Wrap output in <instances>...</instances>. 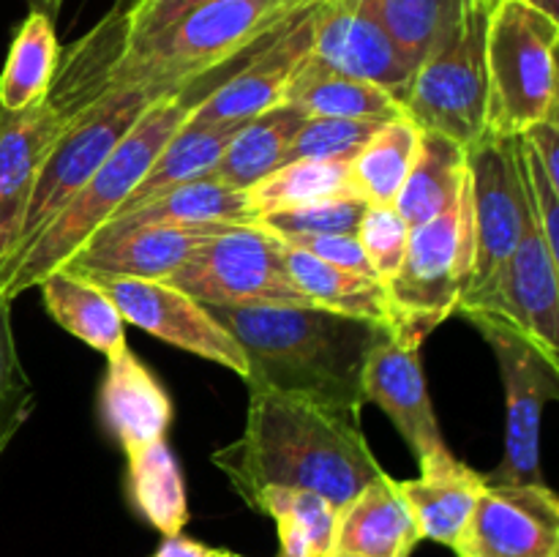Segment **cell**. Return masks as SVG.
<instances>
[{
    "mask_svg": "<svg viewBox=\"0 0 559 557\" xmlns=\"http://www.w3.org/2000/svg\"><path fill=\"white\" fill-rule=\"evenodd\" d=\"M118 3H131V0H118Z\"/></svg>",
    "mask_w": 559,
    "mask_h": 557,
    "instance_id": "f907efd6",
    "label": "cell"
},
{
    "mask_svg": "<svg viewBox=\"0 0 559 557\" xmlns=\"http://www.w3.org/2000/svg\"><path fill=\"white\" fill-rule=\"evenodd\" d=\"M129 497L140 517L162 535H180L189 522V497L180 464L167 440L126 453Z\"/></svg>",
    "mask_w": 559,
    "mask_h": 557,
    "instance_id": "4dcf8cb0",
    "label": "cell"
},
{
    "mask_svg": "<svg viewBox=\"0 0 559 557\" xmlns=\"http://www.w3.org/2000/svg\"><path fill=\"white\" fill-rule=\"evenodd\" d=\"M284 260H287L289 278L311 306L336 311V315L358 317V320L374 322V325L393 331L391 298H388V289L380 278L328 265L309 251L295 249L289 244H284Z\"/></svg>",
    "mask_w": 559,
    "mask_h": 557,
    "instance_id": "d4e9b609",
    "label": "cell"
},
{
    "mask_svg": "<svg viewBox=\"0 0 559 557\" xmlns=\"http://www.w3.org/2000/svg\"><path fill=\"white\" fill-rule=\"evenodd\" d=\"M516 153H519V169H522V183H524V197H527V205L533 211L535 222H538L540 235L549 244V249L559 257V186L546 175V169L540 167L538 158L530 153V147L524 145L516 137Z\"/></svg>",
    "mask_w": 559,
    "mask_h": 557,
    "instance_id": "f35d334b",
    "label": "cell"
},
{
    "mask_svg": "<svg viewBox=\"0 0 559 557\" xmlns=\"http://www.w3.org/2000/svg\"><path fill=\"white\" fill-rule=\"evenodd\" d=\"M355 238L364 246L371 268L382 284L391 282L402 268L409 244V224L393 205H366Z\"/></svg>",
    "mask_w": 559,
    "mask_h": 557,
    "instance_id": "74e56055",
    "label": "cell"
},
{
    "mask_svg": "<svg viewBox=\"0 0 559 557\" xmlns=\"http://www.w3.org/2000/svg\"><path fill=\"white\" fill-rule=\"evenodd\" d=\"M207 3H213V0H131V3H115L120 9V16H123V47L156 36L158 31L178 22L180 16L191 14V11Z\"/></svg>",
    "mask_w": 559,
    "mask_h": 557,
    "instance_id": "ab89813d",
    "label": "cell"
},
{
    "mask_svg": "<svg viewBox=\"0 0 559 557\" xmlns=\"http://www.w3.org/2000/svg\"><path fill=\"white\" fill-rule=\"evenodd\" d=\"M559 20L527 0H497L486 22V134L519 137L557 102Z\"/></svg>",
    "mask_w": 559,
    "mask_h": 557,
    "instance_id": "5b68a950",
    "label": "cell"
},
{
    "mask_svg": "<svg viewBox=\"0 0 559 557\" xmlns=\"http://www.w3.org/2000/svg\"><path fill=\"white\" fill-rule=\"evenodd\" d=\"M249 508L276 522L278 557H328L333 552L338 508L325 497L300 489H262Z\"/></svg>",
    "mask_w": 559,
    "mask_h": 557,
    "instance_id": "1f68e13d",
    "label": "cell"
},
{
    "mask_svg": "<svg viewBox=\"0 0 559 557\" xmlns=\"http://www.w3.org/2000/svg\"><path fill=\"white\" fill-rule=\"evenodd\" d=\"M495 0H467L415 66L402 109L418 129L473 147L486 134V22Z\"/></svg>",
    "mask_w": 559,
    "mask_h": 557,
    "instance_id": "8992f818",
    "label": "cell"
},
{
    "mask_svg": "<svg viewBox=\"0 0 559 557\" xmlns=\"http://www.w3.org/2000/svg\"><path fill=\"white\" fill-rule=\"evenodd\" d=\"M369 202L364 197H333V200L309 202L287 211L262 213L257 224L278 240L309 238V235H355L360 216Z\"/></svg>",
    "mask_w": 559,
    "mask_h": 557,
    "instance_id": "d590c367",
    "label": "cell"
},
{
    "mask_svg": "<svg viewBox=\"0 0 559 557\" xmlns=\"http://www.w3.org/2000/svg\"><path fill=\"white\" fill-rule=\"evenodd\" d=\"M249 202L257 216L309 205V202L333 200V197H358L349 173V162H314L298 158L284 162L271 175L251 186Z\"/></svg>",
    "mask_w": 559,
    "mask_h": 557,
    "instance_id": "836d02e7",
    "label": "cell"
},
{
    "mask_svg": "<svg viewBox=\"0 0 559 557\" xmlns=\"http://www.w3.org/2000/svg\"><path fill=\"white\" fill-rule=\"evenodd\" d=\"M33 407H36V391H33V386L20 388V391L9 393L0 402V459H3L5 448L14 442L16 431L27 424Z\"/></svg>",
    "mask_w": 559,
    "mask_h": 557,
    "instance_id": "ee69618b",
    "label": "cell"
},
{
    "mask_svg": "<svg viewBox=\"0 0 559 557\" xmlns=\"http://www.w3.org/2000/svg\"><path fill=\"white\" fill-rule=\"evenodd\" d=\"M473 265L467 175L453 208L431 222L409 227L407 254L385 284L393 309V333L424 344L456 311Z\"/></svg>",
    "mask_w": 559,
    "mask_h": 557,
    "instance_id": "52a82bcc",
    "label": "cell"
},
{
    "mask_svg": "<svg viewBox=\"0 0 559 557\" xmlns=\"http://www.w3.org/2000/svg\"><path fill=\"white\" fill-rule=\"evenodd\" d=\"M224 224H151L118 235L91 238L69 262L66 271L82 276H120V278H156L167 282L202 240L218 233Z\"/></svg>",
    "mask_w": 559,
    "mask_h": 557,
    "instance_id": "d6986e66",
    "label": "cell"
},
{
    "mask_svg": "<svg viewBox=\"0 0 559 557\" xmlns=\"http://www.w3.org/2000/svg\"><path fill=\"white\" fill-rule=\"evenodd\" d=\"M456 557H559V500L546 484H486Z\"/></svg>",
    "mask_w": 559,
    "mask_h": 557,
    "instance_id": "2e32d148",
    "label": "cell"
},
{
    "mask_svg": "<svg viewBox=\"0 0 559 557\" xmlns=\"http://www.w3.org/2000/svg\"><path fill=\"white\" fill-rule=\"evenodd\" d=\"M360 391H364V404H377L393 420L418 467L451 451L442 440L435 402L426 386L420 342L393 331L382 333L366 358Z\"/></svg>",
    "mask_w": 559,
    "mask_h": 557,
    "instance_id": "9a60e30c",
    "label": "cell"
},
{
    "mask_svg": "<svg viewBox=\"0 0 559 557\" xmlns=\"http://www.w3.org/2000/svg\"><path fill=\"white\" fill-rule=\"evenodd\" d=\"M328 557H355V555H347V552H336V549H333Z\"/></svg>",
    "mask_w": 559,
    "mask_h": 557,
    "instance_id": "c3c4849f",
    "label": "cell"
},
{
    "mask_svg": "<svg viewBox=\"0 0 559 557\" xmlns=\"http://www.w3.org/2000/svg\"><path fill=\"white\" fill-rule=\"evenodd\" d=\"M98 404L104 424L126 453L167 440L173 426V399L158 377L131 353L129 344L107 355Z\"/></svg>",
    "mask_w": 559,
    "mask_h": 557,
    "instance_id": "ffe728a7",
    "label": "cell"
},
{
    "mask_svg": "<svg viewBox=\"0 0 559 557\" xmlns=\"http://www.w3.org/2000/svg\"><path fill=\"white\" fill-rule=\"evenodd\" d=\"M211 459L246 506L262 489H300L325 497L342 511L369 481L385 473L358 413L267 388H249L243 435Z\"/></svg>",
    "mask_w": 559,
    "mask_h": 557,
    "instance_id": "6da1fadb",
    "label": "cell"
},
{
    "mask_svg": "<svg viewBox=\"0 0 559 557\" xmlns=\"http://www.w3.org/2000/svg\"><path fill=\"white\" fill-rule=\"evenodd\" d=\"M91 104V98L52 76L38 104L22 112L0 109V278L20 244L33 183L49 145Z\"/></svg>",
    "mask_w": 559,
    "mask_h": 557,
    "instance_id": "4fadbf2b",
    "label": "cell"
},
{
    "mask_svg": "<svg viewBox=\"0 0 559 557\" xmlns=\"http://www.w3.org/2000/svg\"><path fill=\"white\" fill-rule=\"evenodd\" d=\"M530 5H535L538 11H544V14L555 16V20H559V0H527Z\"/></svg>",
    "mask_w": 559,
    "mask_h": 557,
    "instance_id": "7dc6e473",
    "label": "cell"
},
{
    "mask_svg": "<svg viewBox=\"0 0 559 557\" xmlns=\"http://www.w3.org/2000/svg\"><path fill=\"white\" fill-rule=\"evenodd\" d=\"M418 137L420 129L407 115L382 123L349 162L358 197L369 205H393L418 153Z\"/></svg>",
    "mask_w": 559,
    "mask_h": 557,
    "instance_id": "d6a6232c",
    "label": "cell"
},
{
    "mask_svg": "<svg viewBox=\"0 0 559 557\" xmlns=\"http://www.w3.org/2000/svg\"><path fill=\"white\" fill-rule=\"evenodd\" d=\"M382 123L349 118H306L289 145L287 162L314 158V162H353L355 153L371 140Z\"/></svg>",
    "mask_w": 559,
    "mask_h": 557,
    "instance_id": "8d00e7d4",
    "label": "cell"
},
{
    "mask_svg": "<svg viewBox=\"0 0 559 557\" xmlns=\"http://www.w3.org/2000/svg\"><path fill=\"white\" fill-rule=\"evenodd\" d=\"M459 315L491 317L559 364V257L540 235L530 205L522 238L495 284L478 300L462 306Z\"/></svg>",
    "mask_w": 559,
    "mask_h": 557,
    "instance_id": "7c38bea8",
    "label": "cell"
},
{
    "mask_svg": "<svg viewBox=\"0 0 559 557\" xmlns=\"http://www.w3.org/2000/svg\"><path fill=\"white\" fill-rule=\"evenodd\" d=\"M222 557H224V552H222Z\"/></svg>",
    "mask_w": 559,
    "mask_h": 557,
    "instance_id": "816d5d0a",
    "label": "cell"
},
{
    "mask_svg": "<svg viewBox=\"0 0 559 557\" xmlns=\"http://www.w3.org/2000/svg\"><path fill=\"white\" fill-rule=\"evenodd\" d=\"M489 342L506 388V453L486 484H546L540 464L544 413L559 399V364L491 317H467Z\"/></svg>",
    "mask_w": 559,
    "mask_h": 557,
    "instance_id": "30bf717a",
    "label": "cell"
},
{
    "mask_svg": "<svg viewBox=\"0 0 559 557\" xmlns=\"http://www.w3.org/2000/svg\"><path fill=\"white\" fill-rule=\"evenodd\" d=\"M311 55L342 74L382 87L399 104L413 80V66L364 0H317L311 11Z\"/></svg>",
    "mask_w": 559,
    "mask_h": 557,
    "instance_id": "ac0fdd59",
    "label": "cell"
},
{
    "mask_svg": "<svg viewBox=\"0 0 559 557\" xmlns=\"http://www.w3.org/2000/svg\"><path fill=\"white\" fill-rule=\"evenodd\" d=\"M486 478L478 470L459 462L451 451L420 467L418 478L399 481L424 541L456 549L473 519Z\"/></svg>",
    "mask_w": 559,
    "mask_h": 557,
    "instance_id": "44dd1931",
    "label": "cell"
},
{
    "mask_svg": "<svg viewBox=\"0 0 559 557\" xmlns=\"http://www.w3.org/2000/svg\"><path fill=\"white\" fill-rule=\"evenodd\" d=\"M257 49V47H254ZM251 49V52H254ZM246 58V55H243ZM243 58L224 69L200 76L180 91L167 93L147 107L134 123V129L115 145L102 167L85 180L80 191L55 213L52 222L14 257L9 271L0 278V295L14 304L22 293L38 287L52 271L63 268L120 208L129 202L140 180L156 162L162 147L175 137V131L189 120L191 109L229 74Z\"/></svg>",
    "mask_w": 559,
    "mask_h": 557,
    "instance_id": "3957f363",
    "label": "cell"
},
{
    "mask_svg": "<svg viewBox=\"0 0 559 557\" xmlns=\"http://www.w3.org/2000/svg\"><path fill=\"white\" fill-rule=\"evenodd\" d=\"M60 60L58 33L52 16L27 11L11 38L3 71H0V109L22 112L47 96Z\"/></svg>",
    "mask_w": 559,
    "mask_h": 557,
    "instance_id": "f546056e",
    "label": "cell"
},
{
    "mask_svg": "<svg viewBox=\"0 0 559 557\" xmlns=\"http://www.w3.org/2000/svg\"><path fill=\"white\" fill-rule=\"evenodd\" d=\"M207 311L243 349L249 388L360 415L366 358L391 328L320 306H207Z\"/></svg>",
    "mask_w": 559,
    "mask_h": 557,
    "instance_id": "7a4b0ae2",
    "label": "cell"
},
{
    "mask_svg": "<svg viewBox=\"0 0 559 557\" xmlns=\"http://www.w3.org/2000/svg\"><path fill=\"white\" fill-rule=\"evenodd\" d=\"M167 93L173 91L147 85L115 87L107 96L98 98L96 104H91L85 112L76 115L55 137L41 167H38L36 183H33L31 191V202H27L25 211V222H22L20 244H16L14 254H11V262L52 222L55 213L85 186V180L102 167L104 158L134 129L136 120L147 112V107L156 104L162 96H167Z\"/></svg>",
    "mask_w": 559,
    "mask_h": 557,
    "instance_id": "ba28073f",
    "label": "cell"
},
{
    "mask_svg": "<svg viewBox=\"0 0 559 557\" xmlns=\"http://www.w3.org/2000/svg\"><path fill=\"white\" fill-rule=\"evenodd\" d=\"M27 5H31V11H41V14L47 16H58L60 14V5H63V0H27Z\"/></svg>",
    "mask_w": 559,
    "mask_h": 557,
    "instance_id": "bcb514c9",
    "label": "cell"
},
{
    "mask_svg": "<svg viewBox=\"0 0 559 557\" xmlns=\"http://www.w3.org/2000/svg\"><path fill=\"white\" fill-rule=\"evenodd\" d=\"M224 549H213V546L200 544L194 538H186L180 535H164V541L158 544L156 555L153 557H222Z\"/></svg>",
    "mask_w": 559,
    "mask_h": 557,
    "instance_id": "f6af8a7d",
    "label": "cell"
},
{
    "mask_svg": "<svg viewBox=\"0 0 559 557\" xmlns=\"http://www.w3.org/2000/svg\"><path fill=\"white\" fill-rule=\"evenodd\" d=\"M306 118L309 115L300 112L298 107L276 104L267 112L246 120L227 145L213 175L233 189L249 191L251 186L260 183L265 175H271L273 169L287 162L289 145H293L300 126L306 123Z\"/></svg>",
    "mask_w": 559,
    "mask_h": 557,
    "instance_id": "83f0119b",
    "label": "cell"
},
{
    "mask_svg": "<svg viewBox=\"0 0 559 557\" xmlns=\"http://www.w3.org/2000/svg\"><path fill=\"white\" fill-rule=\"evenodd\" d=\"M224 557H243V555H235V552H229V549H224Z\"/></svg>",
    "mask_w": 559,
    "mask_h": 557,
    "instance_id": "681fc988",
    "label": "cell"
},
{
    "mask_svg": "<svg viewBox=\"0 0 559 557\" xmlns=\"http://www.w3.org/2000/svg\"><path fill=\"white\" fill-rule=\"evenodd\" d=\"M282 104L298 107L309 118H349L374 120V123L404 118L402 104L391 93L331 69L314 55L298 66L284 91Z\"/></svg>",
    "mask_w": 559,
    "mask_h": 557,
    "instance_id": "cb8c5ba5",
    "label": "cell"
},
{
    "mask_svg": "<svg viewBox=\"0 0 559 557\" xmlns=\"http://www.w3.org/2000/svg\"><path fill=\"white\" fill-rule=\"evenodd\" d=\"M257 213L251 208L249 194L233 186L222 183L216 175L189 180V183L173 186L162 194L142 200L140 205L123 213H115L98 235H118L134 227H151V224H178V227H197V224H251Z\"/></svg>",
    "mask_w": 559,
    "mask_h": 557,
    "instance_id": "603a6c76",
    "label": "cell"
},
{
    "mask_svg": "<svg viewBox=\"0 0 559 557\" xmlns=\"http://www.w3.org/2000/svg\"><path fill=\"white\" fill-rule=\"evenodd\" d=\"M284 244L304 249L314 254L317 260L328 262V265L344 268V271L360 273V276L377 278L374 268H371L369 257H366L364 246L355 235H309V238H293Z\"/></svg>",
    "mask_w": 559,
    "mask_h": 557,
    "instance_id": "60d3db41",
    "label": "cell"
},
{
    "mask_svg": "<svg viewBox=\"0 0 559 557\" xmlns=\"http://www.w3.org/2000/svg\"><path fill=\"white\" fill-rule=\"evenodd\" d=\"M519 140L530 147V153L538 158L546 175L559 186V118H549L533 126L524 134H519Z\"/></svg>",
    "mask_w": 559,
    "mask_h": 557,
    "instance_id": "7bdbcfd3",
    "label": "cell"
},
{
    "mask_svg": "<svg viewBox=\"0 0 559 557\" xmlns=\"http://www.w3.org/2000/svg\"><path fill=\"white\" fill-rule=\"evenodd\" d=\"M91 278L109 295L123 322L142 328V331L173 344V347L200 355V358L213 360V364L246 377L243 349L213 320L207 306L186 295L183 289L173 287L169 282H156V278Z\"/></svg>",
    "mask_w": 559,
    "mask_h": 557,
    "instance_id": "5bb4252c",
    "label": "cell"
},
{
    "mask_svg": "<svg viewBox=\"0 0 559 557\" xmlns=\"http://www.w3.org/2000/svg\"><path fill=\"white\" fill-rule=\"evenodd\" d=\"M409 66L420 63L467 0H364Z\"/></svg>",
    "mask_w": 559,
    "mask_h": 557,
    "instance_id": "e575fe53",
    "label": "cell"
},
{
    "mask_svg": "<svg viewBox=\"0 0 559 557\" xmlns=\"http://www.w3.org/2000/svg\"><path fill=\"white\" fill-rule=\"evenodd\" d=\"M420 541L399 481L380 473L338 511L333 549L355 557H409Z\"/></svg>",
    "mask_w": 559,
    "mask_h": 557,
    "instance_id": "7402d4cb",
    "label": "cell"
},
{
    "mask_svg": "<svg viewBox=\"0 0 559 557\" xmlns=\"http://www.w3.org/2000/svg\"><path fill=\"white\" fill-rule=\"evenodd\" d=\"M467 175V147L440 131L420 129L418 153L393 208L409 224L431 222L453 208Z\"/></svg>",
    "mask_w": 559,
    "mask_h": 557,
    "instance_id": "484cf974",
    "label": "cell"
},
{
    "mask_svg": "<svg viewBox=\"0 0 559 557\" xmlns=\"http://www.w3.org/2000/svg\"><path fill=\"white\" fill-rule=\"evenodd\" d=\"M31 386L25 369H22L20 353H16L14 328H11V300L0 295V402L9 393Z\"/></svg>",
    "mask_w": 559,
    "mask_h": 557,
    "instance_id": "b9f144b4",
    "label": "cell"
},
{
    "mask_svg": "<svg viewBox=\"0 0 559 557\" xmlns=\"http://www.w3.org/2000/svg\"><path fill=\"white\" fill-rule=\"evenodd\" d=\"M467 202L473 265L456 311L478 300L495 284L511 251L522 238L527 218L516 137L484 134L467 147Z\"/></svg>",
    "mask_w": 559,
    "mask_h": 557,
    "instance_id": "8fae6325",
    "label": "cell"
},
{
    "mask_svg": "<svg viewBox=\"0 0 559 557\" xmlns=\"http://www.w3.org/2000/svg\"><path fill=\"white\" fill-rule=\"evenodd\" d=\"M495 3H497V0H495Z\"/></svg>",
    "mask_w": 559,
    "mask_h": 557,
    "instance_id": "f5cc1de1",
    "label": "cell"
},
{
    "mask_svg": "<svg viewBox=\"0 0 559 557\" xmlns=\"http://www.w3.org/2000/svg\"><path fill=\"white\" fill-rule=\"evenodd\" d=\"M167 282L205 306H311L289 278L284 240L257 222L224 224Z\"/></svg>",
    "mask_w": 559,
    "mask_h": 557,
    "instance_id": "9c48e42d",
    "label": "cell"
},
{
    "mask_svg": "<svg viewBox=\"0 0 559 557\" xmlns=\"http://www.w3.org/2000/svg\"><path fill=\"white\" fill-rule=\"evenodd\" d=\"M243 123L246 120H224V123L207 126H180L173 140L162 147L156 162L151 164L145 178L134 189V194L129 197V202L118 213L129 211V208L140 205L142 200H151V197L162 194V191L173 189V186L213 175V169L222 162L224 151H227V145Z\"/></svg>",
    "mask_w": 559,
    "mask_h": 557,
    "instance_id": "f1b7e54d",
    "label": "cell"
},
{
    "mask_svg": "<svg viewBox=\"0 0 559 557\" xmlns=\"http://www.w3.org/2000/svg\"><path fill=\"white\" fill-rule=\"evenodd\" d=\"M314 0H213L145 42L120 49L109 91L129 85L178 91L235 63Z\"/></svg>",
    "mask_w": 559,
    "mask_h": 557,
    "instance_id": "277c9868",
    "label": "cell"
},
{
    "mask_svg": "<svg viewBox=\"0 0 559 557\" xmlns=\"http://www.w3.org/2000/svg\"><path fill=\"white\" fill-rule=\"evenodd\" d=\"M38 289L49 317L104 358L126 347V322L118 306L91 278L58 268L38 284Z\"/></svg>",
    "mask_w": 559,
    "mask_h": 557,
    "instance_id": "4316f807",
    "label": "cell"
},
{
    "mask_svg": "<svg viewBox=\"0 0 559 557\" xmlns=\"http://www.w3.org/2000/svg\"><path fill=\"white\" fill-rule=\"evenodd\" d=\"M317 3V0H314ZM304 9L287 25L278 27L267 42L235 66L194 109L189 126L224 123V120H251L282 104L289 80L311 55V11Z\"/></svg>",
    "mask_w": 559,
    "mask_h": 557,
    "instance_id": "e0dca14e",
    "label": "cell"
}]
</instances>
